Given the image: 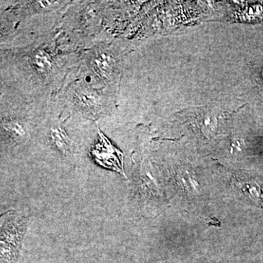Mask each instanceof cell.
<instances>
[{
  "instance_id": "7a4b0ae2",
  "label": "cell",
  "mask_w": 263,
  "mask_h": 263,
  "mask_svg": "<svg viewBox=\"0 0 263 263\" xmlns=\"http://www.w3.org/2000/svg\"><path fill=\"white\" fill-rule=\"evenodd\" d=\"M190 119L194 124L202 131L205 136H212L217 127V118L212 110L209 109H197L190 114Z\"/></svg>"
},
{
  "instance_id": "6da1fadb",
  "label": "cell",
  "mask_w": 263,
  "mask_h": 263,
  "mask_svg": "<svg viewBox=\"0 0 263 263\" xmlns=\"http://www.w3.org/2000/svg\"><path fill=\"white\" fill-rule=\"evenodd\" d=\"M101 141V145L96 147V149L93 152L98 163L106 168L113 170L124 175L122 156L120 152L116 150L103 136H102Z\"/></svg>"
},
{
  "instance_id": "3957f363",
  "label": "cell",
  "mask_w": 263,
  "mask_h": 263,
  "mask_svg": "<svg viewBox=\"0 0 263 263\" xmlns=\"http://www.w3.org/2000/svg\"><path fill=\"white\" fill-rule=\"evenodd\" d=\"M52 137L57 146L60 148H67L68 147V140L61 129H55L52 131Z\"/></svg>"
}]
</instances>
